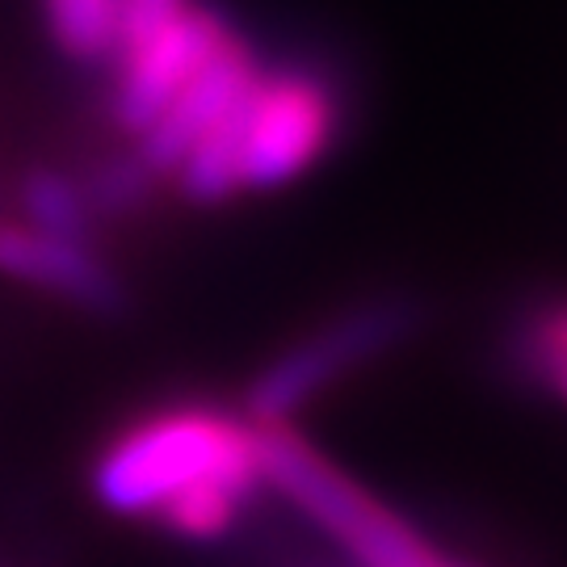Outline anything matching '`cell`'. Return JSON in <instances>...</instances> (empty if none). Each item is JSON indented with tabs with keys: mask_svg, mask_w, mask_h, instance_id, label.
Returning a JSON list of instances; mask_svg holds the SVG:
<instances>
[{
	"mask_svg": "<svg viewBox=\"0 0 567 567\" xmlns=\"http://www.w3.org/2000/svg\"><path fill=\"white\" fill-rule=\"evenodd\" d=\"M257 484V425L215 408L156 412L118 433L93 466V492L110 513L161 517L185 538L227 534Z\"/></svg>",
	"mask_w": 567,
	"mask_h": 567,
	"instance_id": "1",
	"label": "cell"
},
{
	"mask_svg": "<svg viewBox=\"0 0 567 567\" xmlns=\"http://www.w3.org/2000/svg\"><path fill=\"white\" fill-rule=\"evenodd\" d=\"M341 126L332 84L311 68H269L240 102L206 131L173 168L189 203H224L236 189L295 182L328 152Z\"/></svg>",
	"mask_w": 567,
	"mask_h": 567,
	"instance_id": "2",
	"label": "cell"
},
{
	"mask_svg": "<svg viewBox=\"0 0 567 567\" xmlns=\"http://www.w3.org/2000/svg\"><path fill=\"white\" fill-rule=\"evenodd\" d=\"M257 458L265 484L328 534L353 567H463L286 425L257 429Z\"/></svg>",
	"mask_w": 567,
	"mask_h": 567,
	"instance_id": "3",
	"label": "cell"
},
{
	"mask_svg": "<svg viewBox=\"0 0 567 567\" xmlns=\"http://www.w3.org/2000/svg\"><path fill=\"white\" fill-rule=\"evenodd\" d=\"M416 320L421 316L408 299H374V303H362L337 320H328L320 332H311L307 341L290 344L282 358H274L261 370V379L248 386L252 425H286L307 400L328 391L353 365L370 362V358L408 341Z\"/></svg>",
	"mask_w": 567,
	"mask_h": 567,
	"instance_id": "4",
	"label": "cell"
},
{
	"mask_svg": "<svg viewBox=\"0 0 567 567\" xmlns=\"http://www.w3.org/2000/svg\"><path fill=\"white\" fill-rule=\"evenodd\" d=\"M231 39L236 30L219 13L189 4L182 18L168 21L152 39L122 51V76L114 89V118L122 131L140 135Z\"/></svg>",
	"mask_w": 567,
	"mask_h": 567,
	"instance_id": "5",
	"label": "cell"
},
{
	"mask_svg": "<svg viewBox=\"0 0 567 567\" xmlns=\"http://www.w3.org/2000/svg\"><path fill=\"white\" fill-rule=\"evenodd\" d=\"M257 72H261L257 55L240 39L227 42L224 51L206 63L203 72L140 131V152L135 156L143 161V168L152 177L156 173H173L185 152L203 140L231 105L240 102V93L257 81Z\"/></svg>",
	"mask_w": 567,
	"mask_h": 567,
	"instance_id": "6",
	"label": "cell"
},
{
	"mask_svg": "<svg viewBox=\"0 0 567 567\" xmlns=\"http://www.w3.org/2000/svg\"><path fill=\"white\" fill-rule=\"evenodd\" d=\"M0 274L39 290H55L97 316H114L126 299L118 274L81 236H55L25 224L0 227Z\"/></svg>",
	"mask_w": 567,
	"mask_h": 567,
	"instance_id": "7",
	"label": "cell"
},
{
	"mask_svg": "<svg viewBox=\"0 0 567 567\" xmlns=\"http://www.w3.org/2000/svg\"><path fill=\"white\" fill-rule=\"evenodd\" d=\"M21 210H25V227L55 231V236H81V240L93 219L84 185H76L63 173H51V168H39L21 182Z\"/></svg>",
	"mask_w": 567,
	"mask_h": 567,
	"instance_id": "8",
	"label": "cell"
},
{
	"mask_svg": "<svg viewBox=\"0 0 567 567\" xmlns=\"http://www.w3.org/2000/svg\"><path fill=\"white\" fill-rule=\"evenodd\" d=\"M47 21L55 42L76 60L118 51V0H47Z\"/></svg>",
	"mask_w": 567,
	"mask_h": 567,
	"instance_id": "9",
	"label": "cell"
},
{
	"mask_svg": "<svg viewBox=\"0 0 567 567\" xmlns=\"http://www.w3.org/2000/svg\"><path fill=\"white\" fill-rule=\"evenodd\" d=\"M517 362L529 379L547 383L567 400V303L534 311L517 332Z\"/></svg>",
	"mask_w": 567,
	"mask_h": 567,
	"instance_id": "10",
	"label": "cell"
},
{
	"mask_svg": "<svg viewBox=\"0 0 567 567\" xmlns=\"http://www.w3.org/2000/svg\"><path fill=\"white\" fill-rule=\"evenodd\" d=\"M147 182H152V173L143 168V161H122V164H105L97 168L89 185H84V198L93 210H105V215H114V210H126V206H135L147 194Z\"/></svg>",
	"mask_w": 567,
	"mask_h": 567,
	"instance_id": "11",
	"label": "cell"
},
{
	"mask_svg": "<svg viewBox=\"0 0 567 567\" xmlns=\"http://www.w3.org/2000/svg\"><path fill=\"white\" fill-rule=\"evenodd\" d=\"M185 9H189V0H118V51L140 47L168 21L182 18Z\"/></svg>",
	"mask_w": 567,
	"mask_h": 567,
	"instance_id": "12",
	"label": "cell"
}]
</instances>
